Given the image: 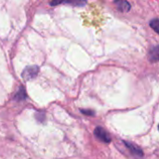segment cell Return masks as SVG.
Here are the masks:
<instances>
[{
    "instance_id": "obj_1",
    "label": "cell",
    "mask_w": 159,
    "mask_h": 159,
    "mask_svg": "<svg viewBox=\"0 0 159 159\" xmlns=\"http://www.w3.org/2000/svg\"><path fill=\"white\" fill-rule=\"evenodd\" d=\"M38 71H39V68L37 66H35V65L28 66L23 70V72L21 74V76L23 77L24 80H32L37 75Z\"/></svg>"
},
{
    "instance_id": "obj_2",
    "label": "cell",
    "mask_w": 159,
    "mask_h": 159,
    "mask_svg": "<svg viewBox=\"0 0 159 159\" xmlns=\"http://www.w3.org/2000/svg\"><path fill=\"white\" fill-rule=\"evenodd\" d=\"M94 134L95 136L102 142L105 143H109L111 142V137L110 135L108 134V132L102 129V127H97L94 130Z\"/></svg>"
},
{
    "instance_id": "obj_3",
    "label": "cell",
    "mask_w": 159,
    "mask_h": 159,
    "mask_svg": "<svg viewBox=\"0 0 159 159\" xmlns=\"http://www.w3.org/2000/svg\"><path fill=\"white\" fill-rule=\"evenodd\" d=\"M124 143H125V145L129 148V150L132 153L133 156L138 157H143V151H142L139 147H137L136 145H134V144H132V143H128V142H124Z\"/></svg>"
},
{
    "instance_id": "obj_4",
    "label": "cell",
    "mask_w": 159,
    "mask_h": 159,
    "mask_svg": "<svg viewBox=\"0 0 159 159\" xmlns=\"http://www.w3.org/2000/svg\"><path fill=\"white\" fill-rule=\"evenodd\" d=\"M148 59L151 62L159 61V46L152 48L148 53Z\"/></svg>"
},
{
    "instance_id": "obj_5",
    "label": "cell",
    "mask_w": 159,
    "mask_h": 159,
    "mask_svg": "<svg viewBox=\"0 0 159 159\" xmlns=\"http://www.w3.org/2000/svg\"><path fill=\"white\" fill-rule=\"evenodd\" d=\"M116 5L117 8L122 12H128L130 9V4L127 1H116Z\"/></svg>"
},
{
    "instance_id": "obj_6",
    "label": "cell",
    "mask_w": 159,
    "mask_h": 159,
    "mask_svg": "<svg viewBox=\"0 0 159 159\" xmlns=\"http://www.w3.org/2000/svg\"><path fill=\"white\" fill-rule=\"evenodd\" d=\"M24 99H26V93H25L24 89L23 88H20V90H19V92L15 96V100L16 101H22Z\"/></svg>"
},
{
    "instance_id": "obj_7",
    "label": "cell",
    "mask_w": 159,
    "mask_h": 159,
    "mask_svg": "<svg viewBox=\"0 0 159 159\" xmlns=\"http://www.w3.org/2000/svg\"><path fill=\"white\" fill-rule=\"evenodd\" d=\"M150 26L159 34V19H154L150 21Z\"/></svg>"
},
{
    "instance_id": "obj_8",
    "label": "cell",
    "mask_w": 159,
    "mask_h": 159,
    "mask_svg": "<svg viewBox=\"0 0 159 159\" xmlns=\"http://www.w3.org/2000/svg\"><path fill=\"white\" fill-rule=\"evenodd\" d=\"M80 111L84 115H88V116H93L94 115L93 111H89V110H80Z\"/></svg>"
},
{
    "instance_id": "obj_9",
    "label": "cell",
    "mask_w": 159,
    "mask_h": 159,
    "mask_svg": "<svg viewBox=\"0 0 159 159\" xmlns=\"http://www.w3.org/2000/svg\"><path fill=\"white\" fill-rule=\"evenodd\" d=\"M158 129H159V125H158Z\"/></svg>"
}]
</instances>
